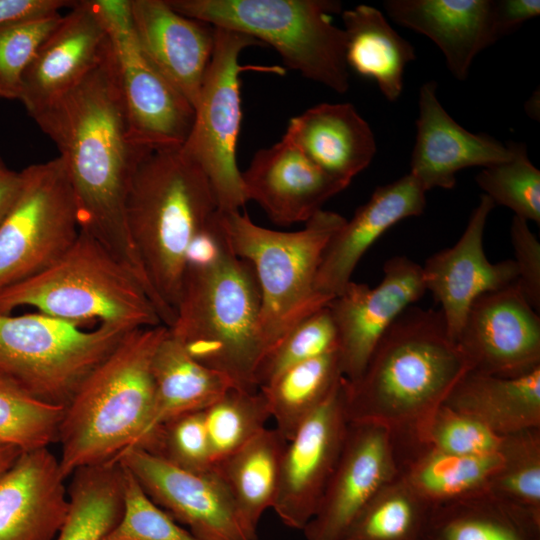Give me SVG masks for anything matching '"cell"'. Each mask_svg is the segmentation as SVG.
<instances>
[{
    "instance_id": "1",
    "label": "cell",
    "mask_w": 540,
    "mask_h": 540,
    "mask_svg": "<svg viewBox=\"0 0 540 540\" xmlns=\"http://www.w3.org/2000/svg\"><path fill=\"white\" fill-rule=\"evenodd\" d=\"M31 118L63 160L80 229L136 277L156 306L126 217L130 177L139 156L150 147L134 144L129 135L111 43L79 84Z\"/></svg>"
},
{
    "instance_id": "2",
    "label": "cell",
    "mask_w": 540,
    "mask_h": 540,
    "mask_svg": "<svg viewBox=\"0 0 540 540\" xmlns=\"http://www.w3.org/2000/svg\"><path fill=\"white\" fill-rule=\"evenodd\" d=\"M469 370L441 311L411 305L382 335L361 376L343 378L349 422L419 438Z\"/></svg>"
},
{
    "instance_id": "3",
    "label": "cell",
    "mask_w": 540,
    "mask_h": 540,
    "mask_svg": "<svg viewBox=\"0 0 540 540\" xmlns=\"http://www.w3.org/2000/svg\"><path fill=\"white\" fill-rule=\"evenodd\" d=\"M260 309L254 269L232 251L216 214L212 232L189 252L169 332L196 361L235 387L258 390L255 376L265 356Z\"/></svg>"
},
{
    "instance_id": "4",
    "label": "cell",
    "mask_w": 540,
    "mask_h": 540,
    "mask_svg": "<svg viewBox=\"0 0 540 540\" xmlns=\"http://www.w3.org/2000/svg\"><path fill=\"white\" fill-rule=\"evenodd\" d=\"M217 210L207 176L181 147L141 153L128 185L127 224L168 328L175 320L189 248Z\"/></svg>"
},
{
    "instance_id": "5",
    "label": "cell",
    "mask_w": 540,
    "mask_h": 540,
    "mask_svg": "<svg viewBox=\"0 0 540 540\" xmlns=\"http://www.w3.org/2000/svg\"><path fill=\"white\" fill-rule=\"evenodd\" d=\"M167 332L163 324L128 332L64 407L57 441L65 478L138 443L153 408V356Z\"/></svg>"
},
{
    "instance_id": "6",
    "label": "cell",
    "mask_w": 540,
    "mask_h": 540,
    "mask_svg": "<svg viewBox=\"0 0 540 540\" xmlns=\"http://www.w3.org/2000/svg\"><path fill=\"white\" fill-rule=\"evenodd\" d=\"M217 219L232 251L254 269L266 356L296 324L330 302L314 284L323 252L346 219L322 209L294 232L259 226L240 211L218 210Z\"/></svg>"
},
{
    "instance_id": "7",
    "label": "cell",
    "mask_w": 540,
    "mask_h": 540,
    "mask_svg": "<svg viewBox=\"0 0 540 540\" xmlns=\"http://www.w3.org/2000/svg\"><path fill=\"white\" fill-rule=\"evenodd\" d=\"M20 306L75 324L127 329L163 324L136 277L87 231L40 273L0 291V314Z\"/></svg>"
},
{
    "instance_id": "8",
    "label": "cell",
    "mask_w": 540,
    "mask_h": 540,
    "mask_svg": "<svg viewBox=\"0 0 540 540\" xmlns=\"http://www.w3.org/2000/svg\"><path fill=\"white\" fill-rule=\"evenodd\" d=\"M181 15L272 46L287 68L339 94L349 89L345 33L336 0H166Z\"/></svg>"
},
{
    "instance_id": "9",
    "label": "cell",
    "mask_w": 540,
    "mask_h": 540,
    "mask_svg": "<svg viewBox=\"0 0 540 540\" xmlns=\"http://www.w3.org/2000/svg\"><path fill=\"white\" fill-rule=\"evenodd\" d=\"M130 331L105 323L84 331L40 312L0 314V377L38 400L65 407Z\"/></svg>"
},
{
    "instance_id": "10",
    "label": "cell",
    "mask_w": 540,
    "mask_h": 540,
    "mask_svg": "<svg viewBox=\"0 0 540 540\" xmlns=\"http://www.w3.org/2000/svg\"><path fill=\"white\" fill-rule=\"evenodd\" d=\"M259 45L250 36L215 27L213 52L193 126L181 146L207 176L221 212L240 211L248 202L236 161L242 118L240 73L245 70L239 57L246 48Z\"/></svg>"
},
{
    "instance_id": "11",
    "label": "cell",
    "mask_w": 540,
    "mask_h": 540,
    "mask_svg": "<svg viewBox=\"0 0 540 540\" xmlns=\"http://www.w3.org/2000/svg\"><path fill=\"white\" fill-rule=\"evenodd\" d=\"M21 172L18 197L0 224V291L49 267L80 231L63 160L58 156Z\"/></svg>"
},
{
    "instance_id": "12",
    "label": "cell",
    "mask_w": 540,
    "mask_h": 540,
    "mask_svg": "<svg viewBox=\"0 0 540 540\" xmlns=\"http://www.w3.org/2000/svg\"><path fill=\"white\" fill-rule=\"evenodd\" d=\"M95 3L114 53L133 143L150 148L181 147L193 126V105L141 48L133 28L130 0Z\"/></svg>"
},
{
    "instance_id": "13",
    "label": "cell",
    "mask_w": 540,
    "mask_h": 540,
    "mask_svg": "<svg viewBox=\"0 0 540 540\" xmlns=\"http://www.w3.org/2000/svg\"><path fill=\"white\" fill-rule=\"evenodd\" d=\"M349 423L342 377L287 441L272 507L287 527L303 530L315 515L341 455Z\"/></svg>"
},
{
    "instance_id": "14",
    "label": "cell",
    "mask_w": 540,
    "mask_h": 540,
    "mask_svg": "<svg viewBox=\"0 0 540 540\" xmlns=\"http://www.w3.org/2000/svg\"><path fill=\"white\" fill-rule=\"evenodd\" d=\"M117 461L155 504L198 539L250 540L215 466L205 473L188 471L140 447L126 449Z\"/></svg>"
},
{
    "instance_id": "15",
    "label": "cell",
    "mask_w": 540,
    "mask_h": 540,
    "mask_svg": "<svg viewBox=\"0 0 540 540\" xmlns=\"http://www.w3.org/2000/svg\"><path fill=\"white\" fill-rule=\"evenodd\" d=\"M426 293L422 267L406 256L388 259L374 288L350 281L328 303L339 338L342 377L357 380L380 338L409 306Z\"/></svg>"
},
{
    "instance_id": "16",
    "label": "cell",
    "mask_w": 540,
    "mask_h": 540,
    "mask_svg": "<svg viewBox=\"0 0 540 540\" xmlns=\"http://www.w3.org/2000/svg\"><path fill=\"white\" fill-rule=\"evenodd\" d=\"M456 344L478 373L516 377L540 366V318L516 285L471 304Z\"/></svg>"
},
{
    "instance_id": "17",
    "label": "cell",
    "mask_w": 540,
    "mask_h": 540,
    "mask_svg": "<svg viewBox=\"0 0 540 540\" xmlns=\"http://www.w3.org/2000/svg\"><path fill=\"white\" fill-rule=\"evenodd\" d=\"M397 477L391 431L379 424L350 422L318 509L303 529L306 540H340L365 506Z\"/></svg>"
},
{
    "instance_id": "18",
    "label": "cell",
    "mask_w": 540,
    "mask_h": 540,
    "mask_svg": "<svg viewBox=\"0 0 540 540\" xmlns=\"http://www.w3.org/2000/svg\"><path fill=\"white\" fill-rule=\"evenodd\" d=\"M494 207L489 196L481 195L459 240L431 255L421 266L426 292L430 291L440 304L447 331L455 342L476 298L517 281L514 260L491 263L485 256L484 229Z\"/></svg>"
},
{
    "instance_id": "19",
    "label": "cell",
    "mask_w": 540,
    "mask_h": 540,
    "mask_svg": "<svg viewBox=\"0 0 540 540\" xmlns=\"http://www.w3.org/2000/svg\"><path fill=\"white\" fill-rule=\"evenodd\" d=\"M110 45L95 0L76 1L22 78L19 101L31 117L79 84Z\"/></svg>"
},
{
    "instance_id": "20",
    "label": "cell",
    "mask_w": 540,
    "mask_h": 540,
    "mask_svg": "<svg viewBox=\"0 0 540 540\" xmlns=\"http://www.w3.org/2000/svg\"><path fill=\"white\" fill-rule=\"evenodd\" d=\"M241 178L247 201H255L280 226L306 223L348 186L320 169L284 136L258 150Z\"/></svg>"
},
{
    "instance_id": "21",
    "label": "cell",
    "mask_w": 540,
    "mask_h": 540,
    "mask_svg": "<svg viewBox=\"0 0 540 540\" xmlns=\"http://www.w3.org/2000/svg\"><path fill=\"white\" fill-rule=\"evenodd\" d=\"M59 459L23 450L0 474V540H55L70 508Z\"/></svg>"
},
{
    "instance_id": "22",
    "label": "cell",
    "mask_w": 540,
    "mask_h": 540,
    "mask_svg": "<svg viewBox=\"0 0 540 540\" xmlns=\"http://www.w3.org/2000/svg\"><path fill=\"white\" fill-rule=\"evenodd\" d=\"M435 81L419 91V116L411 173L425 191L452 189L456 174L468 167H489L511 157L510 148L486 134H474L460 126L439 102Z\"/></svg>"
},
{
    "instance_id": "23",
    "label": "cell",
    "mask_w": 540,
    "mask_h": 540,
    "mask_svg": "<svg viewBox=\"0 0 540 540\" xmlns=\"http://www.w3.org/2000/svg\"><path fill=\"white\" fill-rule=\"evenodd\" d=\"M425 207L426 191L411 173L377 187L327 244L315 279L316 293L328 299L338 295L371 245L397 222L421 215Z\"/></svg>"
},
{
    "instance_id": "24",
    "label": "cell",
    "mask_w": 540,
    "mask_h": 540,
    "mask_svg": "<svg viewBox=\"0 0 540 540\" xmlns=\"http://www.w3.org/2000/svg\"><path fill=\"white\" fill-rule=\"evenodd\" d=\"M137 40L194 109L210 63L215 27L173 10L166 0H130Z\"/></svg>"
},
{
    "instance_id": "25",
    "label": "cell",
    "mask_w": 540,
    "mask_h": 540,
    "mask_svg": "<svg viewBox=\"0 0 540 540\" xmlns=\"http://www.w3.org/2000/svg\"><path fill=\"white\" fill-rule=\"evenodd\" d=\"M383 5L396 23L430 38L461 81L475 56L497 41L493 0H386Z\"/></svg>"
},
{
    "instance_id": "26",
    "label": "cell",
    "mask_w": 540,
    "mask_h": 540,
    "mask_svg": "<svg viewBox=\"0 0 540 540\" xmlns=\"http://www.w3.org/2000/svg\"><path fill=\"white\" fill-rule=\"evenodd\" d=\"M314 164L348 185L369 166L376 140L351 103H321L290 119L283 135Z\"/></svg>"
},
{
    "instance_id": "27",
    "label": "cell",
    "mask_w": 540,
    "mask_h": 540,
    "mask_svg": "<svg viewBox=\"0 0 540 540\" xmlns=\"http://www.w3.org/2000/svg\"><path fill=\"white\" fill-rule=\"evenodd\" d=\"M398 476L426 503L487 492L503 463L501 453L456 455L407 433H391Z\"/></svg>"
},
{
    "instance_id": "28",
    "label": "cell",
    "mask_w": 540,
    "mask_h": 540,
    "mask_svg": "<svg viewBox=\"0 0 540 540\" xmlns=\"http://www.w3.org/2000/svg\"><path fill=\"white\" fill-rule=\"evenodd\" d=\"M443 405L501 436L540 428V366L516 377L469 370Z\"/></svg>"
},
{
    "instance_id": "29",
    "label": "cell",
    "mask_w": 540,
    "mask_h": 540,
    "mask_svg": "<svg viewBox=\"0 0 540 540\" xmlns=\"http://www.w3.org/2000/svg\"><path fill=\"white\" fill-rule=\"evenodd\" d=\"M154 401L150 419L140 440L141 447L162 424L180 415L208 408L228 389L235 387L225 375L196 361L168 332L152 361Z\"/></svg>"
},
{
    "instance_id": "30",
    "label": "cell",
    "mask_w": 540,
    "mask_h": 540,
    "mask_svg": "<svg viewBox=\"0 0 540 540\" xmlns=\"http://www.w3.org/2000/svg\"><path fill=\"white\" fill-rule=\"evenodd\" d=\"M418 540H540V516L487 491L429 504Z\"/></svg>"
},
{
    "instance_id": "31",
    "label": "cell",
    "mask_w": 540,
    "mask_h": 540,
    "mask_svg": "<svg viewBox=\"0 0 540 540\" xmlns=\"http://www.w3.org/2000/svg\"><path fill=\"white\" fill-rule=\"evenodd\" d=\"M286 444L275 428L266 427L244 446L214 464L250 540H257L260 519L275 502Z\"/></svg>"
},
{
    "instance_id": "32",
    "label": "cell",
    "mask_w": 540,
    "mask_h": 540,
    "mask_svg": "<svg viewBox=\"0 0 540 540\" xmlns=\"http://www.w3.org/2000/svg\"><path fill=\"white\" fill-rule=\"evenodd\" d=\"M341 16L347 66L373 79L388 101H396L403 90L404 70L416 57L414 47L375 7L358 5Z\"/></svg>"
},
{
    "instance_id": "33",
    "label": "cell",
    "mask_w": 540,
    "mask_h": 540,
    "mask_svg": "<svg viewBox=\"0 0 540 540\" xmlns=\"http://www.w3.org/2000/svg\"><path fill=\"white\" fill-rule=\"evenodd\" d=\"M67 519L55 540H102L123 513V470L118 461L72 474Z\"/></svg>"
},
{
    "instance_id": "34",
    "label": "cell",
    "mask_w": 540,
    "mask_h": 540,
    "mask_svg": "<svg viewBox=\"0 0 540 540\" xmlns=\"http://www.w3.org/2000/svg\"><path fill=\"white\" fill-rule=\"evenodd\" d=\"M342 379L338 351L298 363L259 388L275 429L289 441Z\"/></svg>"
},
{
    "instance_id": "35",
    "label": "cell",
    "mask_w": 540,
    "mask_h": 540,
    "mask_svg": "<svg viewBox=\"0 0 540 540\" xmlns=\"http://www.w3.org/2000/svg\"><path fill=\"white\" fill-rule=\"evenodd\" d=\"M428 507L398 476L365 506L340 540H418Z\"/></svg>"
},
{
    "instance_id": "36",
    "label": "cell",
    "mask_w": 540,
    "mask_h": 540,
    "mask_svg": "<svg viewBox=\"0 0 540 540\" xmlns=\"http://www.w3.org/2000/svg\"><path fill=\"white\" fill-rule=\"evenodd\" d=\"M213 463L238 450L266 428L271 418L258 390L231 387L204 410Z\"/></svg>"
},
{
    "instance_id": "37",
    "label": "cell",
    "mask_w": 540,
    "mask_h": 540,
    "mask_svg": "<svg viewBox=\"0 0 540 540\" xmlns=\"http://www.w3.org/2000/svg\"><path fill=\"white\" fill-rule=\"evenodd\" d=\"M64 407L38 400L0 377V444L21 450L56 442Z\"/></svg>"
},
{
    "instance_id": "38",
    "label": "cell",
    "mask_w": 540,
    "mask_h": 540,
    "mask_svg": "<svg viewBox=\"0 0 540 540\" xmlns=\"http://www.w3.org/2000/svg\"><path fill=\"white\" fill-rule=\"evenodd\" d=\"M500 453L488 492L540 516V428L506 435Z\"/></svg>"
},
{
    "instance_id": "39",
    "label": "cell",
    "mask_w": 540,
    "mask_h": 540,
    "mask_svg": "<svg viewBox=\"0 0 540 540\" xmlns=\"http://www.w3.org/2000/svg\"><path fill=\"white\" fill-rule=\"evenodd\" d=\"M511 157L483 168L475 177L493 202L508 207L514 216L540 224V171L530 161L526 145L510 141Z\"/></svg>"
},
{
    "instance_id": "40",
    "label": "cell",
    "mask_w": 540,
    "mask_h": 540,
    "mask_svg": "<svg viewBox=\"0 0 540 540\" xmlns=\"http://www.w3.org/2000/svg\"><path fill=\"white\" fill-rule=\"evenodd\" d=\"M338 349V332L327 304L296 324L264 357L256 372V387L266 386L298 363Z\"/></svg>"
},
{
    "instance_id": "41",
    "label": "cell",
    "mask_w": 540,
    "mask_h": 540,
    "mask_svg": "<svg viewBox=\"0 0 540 540\" xmlns=\"http://www.w3.org/2000/svg\"><path fill=\"white\" fill-rule=\"evenodd\" d=\"M121 467L123 513L102 540H200L155 504L133 474Z\"/></svg>"
},
{
    "instance_id": "42",
    "label": "cell",
    "mask_w": 540,
    "mask_h": 540,
    "mask_svg": "<svg viewBox=\"0 0 540 540\" xmlns=\"http://www.w3.org/2000/svg\"><path fill=\"white\" fill-rule=\"evenodd\" d=\"M140 448L188 471L205 473L214 468L204 410L167 421Z\"/></svg>"
},
{
    "instance_id": "43",
    "label": "cell",
    "mask_w": 540,
    "mask_h": 540,
    "mask_svg": "<svg viewBox=\"0 0 540 540\" xmlns=\"http://www.w3.org/2000/svg\"><path fill=\"white\" fill-rule=\"evenodd\" d=\"M62 16L0 26V99L19 100L25 71Z\"/></svg>"
},
{
    "instance_id": "44",
    "label": "cell",
    "mask_w": 540,
    "mask_h": 540,
    "mask_svg": "<svg viewBox=\"0 0 540 540\" xmlns=\"http://www.w3.org/2000/svg\"><path fill=\"white\" fill-rule=\"evenodd\" d=\"M505 437L480 421L442 405L418 439L444 452L484 456L500 453Z\"/></svg>"
},
{
    "instance_id": "45",
    "label": "cell",
    "mask_w": 540,
    "mask_h": 540,
    "mask_svg": "<svg viewBox=\"0 0 540 540\" xmlns=\"http://www.w3.org/2000/svg\"><path fill=\"white\" fill-rule=\"evenodd\" d=\"M510 239L515 254L518 277L516 285L531 305L540 309V243L528 226V221L513 216Z\"/></svg>"
},
{
    "instance_id": "46",
    "label": "cell",
    "mask_w": 540,
    "mask_h": 540,
    "mask_svg": "<svg viewBox=\"0 0 540 540\" xmlns=\"http://www.w3.org/2000/svg\"><path fill=\"white\" fill-rule=\"evenodd\" d=\"M76 1L0 0V26L41 19L71 8Z\"/></svg>"
},
{
    "instance_id": "47",
    "label": "cell",
    "mask_w": 540,
    "mask_h": 540,
    "mask_svg": "<svg viewBox=\"0 0 540 540\" xmlns=\"http://www.w3.org/2000/svg\"><path fill=\"white\" fill-rule=\"evenodd\" d=\"M540 14L539 0H493V27L496 39L520 28Z\"/></svg>"
},
{
    "instance_id": "48",
    "label": "cell",
    "mask_w": 540,
    "mask_h": 540,
    "mask_svg": "<svg viewBox=\"0 0 540 540\" xmlns=\"http://www.w3.org/2000/svg\"><path fill=\"white\" fill-rule=\"evenodd\" d=\"M22 172L0 170V224L10 211L22 186Z\"/></svg>"
},
{
    "instance_id": "49",
    "label": "cell",
    "mask_w": 540,
    "mask_h": 540,
    "mask_svg": "<svg viewBox=\"0 0 540 540\" xmlns=\"http://www.w3.org/2000/svg\"><path fill=\"white\" fill-rule=\"evenodd\" d=\"M22 451L13 445L0 444V474L14 463Z\"/></svg>"
},
{
    "instance_id": "50",
    "label": "cell",
    "mask_w": 540,
    "mask_h": 540,
    "mask_svg": "<svg viewBox=\"0 0 540 540\" xmlns=\"http://www.w3.org/2000/svg\"><path fill=\"white\" fill-rule=\"evenodd\" d=\"M6 166L4 165V163L0 160V170L5 168Z\"/></svg>"
}]
</instances>
